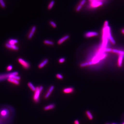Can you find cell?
<instances>
[{"instance_id":"obj_11","label":"cell","mask_w":124,"mask_h":124,"mask_svg":"<svg viewBox=\"0 0 124 124\" xmlns=\"http://www.w3.org/2000/svg\"><path fill=\"white\" fill-rule=\"evenodd\" d=\"M36 26H34L32 27L31 31H30V33L29 34L28 36V38L29 39H31L32 38L34 34V33L36 31Z\"/></svg>"},{"instance_id":"obj_25","label":"cell","mask_w":124,"mask_h":124,"mask_svg":"<svg viewBox=\"0 0 124 124\" xmlns=\"http://www.w3.org/2000/svg\"><path fill=\"white\" fill-rule=\"evenodd\" d=\"M56 76L58 79H59L62 80L63 79V76L61 74H57V75H56Z\"/></svg>"},{"instance_id":"obj_20","label":"cell","mask_w":124,"mask_h":124,"mask_svg":"<svg viewBox=\"0 0 124 124\" xmlns=\"http://www.w3.org/2000/svg\"><path fill=\"white\" fill-rule=\"evenodd\" d=\"M86 115L88 117L89 120H92L93 119V116L90 112L89 111H87L86 112Z\"/></svg>"},{"instance_id":"obj_1","label":"cell","mask_w":124,"mask_h":124,"mask_svg":"<svg viewBox=\"0 0 124 124\" xmlns=\"http://www.w3.org/2000/svg\"><path fill=\"white\" fill-rule=\"evenodd\" d=\"M90 6L92 8H96L102 6L107 0H89Z\"/></svg>"},{"instance_id":"obj_18","label":"cell","mask_w":124,"mask_h":124,"mask_svg":"<svg viewBox=\"0 0 124 124\" xmlns=\"http://www.w3.org/2000/svg\"><path fill=\"white\" fill-rule=\"evenodd\" d=\"M18 41L17 39H10L8 43L12 45H15V44L18 43Z\"/></svg>"},{"instance_id":"obj_34","label":"cell","mask_w":124,"mask_h":124,"mask_svg":"<svg viewBox=\"0 0 124 124\" xmlns=\"http://www.w3.org/2000/svg\"><path fill=\"white\" fill-rule=\"evenodd\" d=\"M124 124V122L123 123V124Z\"/></svg>"},{"instance_id":"obj_27","label":"cell","mask_w":124,"mask_h":124,"mask_svg":"<svg viewBox=\"0 0 124 124\" xmlns=\"http://www.w3.org/2000/svg\"><path fill=\"white\" fill-rule=\"evenodd\" d=\"M82 7H83V6H81V5H79L76 8V12H79V11L81 10V9H82Z\"/></svg>"},{"instance_id":"obj_5","label":"cell","mask_w":124,"mask_h":124,"mask_svg":"<svg viewBox=\"0 0 124 124\" xmlns=\"http://www.w3.org/2000/svg\"><path fill=\"white\" fill-rule=\"evenodd\" d=\"M104 27H105V28H106V32H107V36L108 38L110 39L111 42L112 44H115L116 43V42H115V40L113 38L111 34L110 27L109 26Z\"/></svg>"},{"instance_id":"obj_26","label":"cell","mask_w":124,"mask_h":124,"mask_svg":"<svg viewBox=\"0 0 124 124\" xmlns=\"http://www.w3.org/2000/svg\"><path fill=\"white\" fill-rule=\"evenodd\" d=\"M65 60H66V59H65V58H61L59 60V62L60 63H63L64 62H65Z\"/></svg>"},{"instance_id":"obj_21","label":"cell","mask_w":124,"mask_h":124,"mask_svg":"<svg viewBox=\"0 0 124 124\" xmlns=\"http://www.w3.org/2000/svg\"><path fill=\"white\" fill-rule=\"evenodd\" d=\"M55 3V2L54 0H52L51 1L49 5V6H48V9H51L52 8L54 5Z\"/></svg>"},{"instance_id":"obj_33","label":"cell","mask_w":124,"mask_h":124,"mask_svg":"<svg viewBox=\"0 0 124 124\" xmlns=\"http://www.w3.org/2000/svg\"><path fill=\"white\" fill-rule=\"evenodd\" d=\"M115 124V123H113V124Z\"/></svg>"},{"instance_id":"obj_28","label":"cell","mask_w":124,"mask_h":124,"mask_svg":"<svg viewBox=\"0 0 124 124\" xmlns=\"http://www.w3.org/2000/svg\"><path fill=\"white\" fill-rule=\"evenodd\" d=\"M12 69H13V66L11 65L8 66L7 68V71H10L12 70Z\"/></svg>"},{"instance_id":"obj_3","label":"cell","mask_w":124,"mask_h":124,"mask_svg":"<svg viewBox=\"0 0 124 124\" xmlns=\"http://www.w3.org/2000/svg\"><path fill=\"white\" fill-rule=\"evenodd\" d=\"M9 115V111L7 109H3L0 110V118L1 120L8 119Z\"/></svg>"},{"instance_id":"obj_10","label":"cell","mask_w":124,"mask_h":124,"mask_svg":"<svg viewBox=\"0 0 124 124\" xmlns=\"http://www.w3.org/2000/svg\"><path fill=\"white\" fill-rule=\"evenodd\" d=\"M74 89L72 87L67 88L64 89L63 90V93L65 94H69L74 92Z\"/></svg>"},{"instance_id":"obj_29","label":"cell","mask_w":124,"mask_h":124,"mask_svg":"<svg viewBox=\"0 0 124 124\" xmlns=\"http://www.w3.org/2000/svg\"><path fill=\"white\" fill-rule=\"evenodd\" d=\"M86 2V0H82L80 2V5L83 6L84 4Z\"/></svg>"},{"instance_id":"obj_23","label":"cell","mask_w":124,"mask_h":124,"mask_svg":"<svg viewBox=\"0 0 124 124\" xmlns=\"http://www.w3.org/2000/svg\"><path fill=\"white\" fill-rule=\"evenodd\" d=\"M50 24L51 25V26L53 28H56L57 27V24H55V22L53 21H50Z\"/></svg>"},{"instance_id":"obj_14","label":"cell","mask_w":124,"mask_h":124,"mask_svg":"<svg viewBox=\"0 0 124 124\" xmlns=\"http://www.w3.org/2000/svg\"><path fill=\"white\" fill-rule=\"evenodd\" d=\"M124 58V55H119L118 59V64L119 67H121L122 65V62Z\"/></svg>"},{"instance_id":"obj_17","label":"cell","mask_w":124,"mask_h":124,"mask_svg":"<svg viewBox=\"0 0 124 124\" xmlns=\"http://www.w3.org/2000/svg\"><path fill=\"white\" fill-rule=\"evenodd\" d=\"M28 86L31 90L34 92L36 90V88L31 82H29L28 83Z\"/></svg>"},{"instance_id":"obj_24","label":"cell","mask_w":124,"mask_h":124,"mask_svg":"<svg viewBox=\"0 0 124 124\" xmlns=\"http://www.w3.org/2000/svg\"><path fill=\"white\" fill-rule=\"evenodd\" d=\"M0 5L2 8H5L6 7L5 4L3 0H0Z\"/></svg>"},{"instance_id":"obj_16","label":"cell","mask_w":124,"mask_h":124,"mask_svg":"<svg viewBox=\"0 0 124 124\" xmlns=\"http://www.w3.org/2000/svg\"><path fill=\"white\" fill-rule=\"evenodd\" d=\"M112 52L113 53L118 54L119 55H124V51L122 50H118L113 49L112 50Z\"/></svg>"},{"instance_id":"obj_9","label":"cell","mask_w":124,"mask_h":124,"mask_svg":"<svg viewBox=\"0 0 124 124\" xmlns=\"http://www.w3.org/2000/svg\"><path fill=\"white\" fill-rule=\"evenodd\" d=\"M70 38V36L69 35H67L64 36L62 38L59 39L58 41V45H60L62 44L63 42H64L65 41L68 40Z\"/></svg>"},{"instance_id":"obj_2","label":"cell","mask_w":124,"mask_h":124,"mask_svg":"<svg viewBox=\"0 0 124 124\" xmlns=\"http://www.w3.org/2000/svg\"><path fill=\"white\" fill-rule=\"evenodd\" d=\"M43 88L42 86L36 87V90L34 91L33 96V99L35 103H38L39 101L40 94L42 91Z\"/></svg>"},{"instance_id":"obj_8","label":"cell","mask_w":124,"mask_h":124,"mask_svg":"<svg viewBox=\"0 0 124 124\" xmlns=\"http://www.w3.org/2000/svg\"><path fill=\"white\" fill-rule=\"evenodd\" d=\"M6 47L7 48L10 49H12L14 50H19V48L15 45H12L9 43H6L5 45Z\"/></svg>"},{"instance_id":"obj_12","label":"cell","mask_w":124,"mask_h":124,"mask_svg":"<svg viewBox=\"0 0 124 124\" xmlns=\"http://www.w3.org/2000/svg\"><path fill=\"white\" fill-rule=\"evenodd\" d=\"M48 62H49V60L48 59H45L38 65L39 68V69H41V68H43V67H45L48 63Z\"/></svg>"},{"instance_id":"obj_4","label":"cell","mask_w":124,"mask_h":124,"mask_svg":"<svg viewBox=\"0 0 124 124\" xmlns=\"http://www.w3.org/2000/svg\"><path fill=\"white\" fill-rule=\"evenodd\" d=\"M18 61L25 69H28L30 67V65L28 62L24 60L23 59L19 58L18 59Z\"/></svg>"},{"instance_id":"obj_30","label":"cell","mask_w":124,"mask_h":124,"mask_svg":"<svg viewBox=\"0 0 124 124\" xmlns=\"http://www.w3.org/2000/svg\"><path fill=\"white\" fill-rule=\"evenodd\" d=\"M74 124H80L78 120H76L74 121Z\"/></svg>"},{"instance_id":"obj_22","label":"cell","mask_w":124,"mask_h":124,"mask_svg":"<svg viewBox=\"0 0 124 124\" xmlns=\"http://www.w3.org/2000/svg\"><path fill=\"white\" fill-rule=\"evenodd\" d=\"M80 66L81 68L84 67L89 66V62H86L81 63Z\"/></svg>"},{"instance_id":"obj_13","label":"cell","mask_w":124,"mask_h":124,"mask_svg":"<svg viewBox=\"0 0 124 124\" xmlns=\"http://www.w3.org/2000/svg\"><path fill=\"white\" fill-rule=\"evenodd\" d=\"M7 80L10 83H12L16 84V85H18L20 84V82L19 80H17L15 79L12 78H8L7 79Z\"/></svg>"},{"instance_id":"obj_32","label":"cell","mask_w":124,"mask_h":124,"mask_svg":"<svg viewBox=\"0 0 124 124\" xmlns=\"http://www.w3.org/2000/svg\"><path fill=\"white\" fill-rule=\"evenodd\" d=\"M1 120V119H0V124H1V122H0V121Z\"/></svg>"},{"instance_id":"obj_6","label":"cell","mask_w":124,"mask_h":124,"mask_svg":"<svg viewBox=\"0 0 124 124\" xmlns=\"http://www.w3.org/2000/svg\"><path fill=\"white\" fill-rule=\"evenodd\" d=\"M98 33L96 32H95V31H90V32H87L85 34V37L86 38L91 37L98 36Z\"/></svg>"},{"instance_id":"obj_19","label":"cell","mask_w":124,"mask_h":124,"mask_svg":"<svg viewBox=\"0 0 124 124\" xmlns=\"http://www.w3.org/2000/svg\"><path fill=\"white\" fill-rule=\"evenodd\" d=\"M43 43L46 45H49L53 46L54 45V42L52 41H49V40H45L43 41Z\"/></svg>"},{"instance_id":"obj_31","label":"cell","mask_w":124,"mask_h":124,"mask_svg":"<svg viewBox=\"0 0 124 124\" xmlns=\"http://www.w3.org/2000/svg\"><path fill=\"white\" fill-rule=\"evenodd\" d=\"M122 32L123 34H124V29L122 30Z\"/></svg>"},{"instance_id":"obj_15","label":"cell","mask_w":124,"mask_h":124,"mask_svg":"<svg viewBox=\"0 0 124 124\" xmlns=\"http://www.w3.org/2000/svg\"><path fill=\"white\" fill-rule=\"evenodd\" d=\"M55 104H50V105L46 106L45 107H44V110L45 111H48V110L53 109L55 108Z\"/></svg>"},{"instance_id":"obj_7","label":"cell","mask_w":124,"mask_h":124,"mask_svg":"<svg viewBox=\"0 0 124 124\" xmlns=\"http://www.w3.org/2000/svg\"><path fill=\"white\" fill-rule=\"evenodd\" d=\"M54 86H53V85L50 86V87L49 89V90H48V92L47 93L45 96V99H47L49 98V96L50 95L51 93L53 92V91L54 90Z\"/></svg>"}]
</instances>
